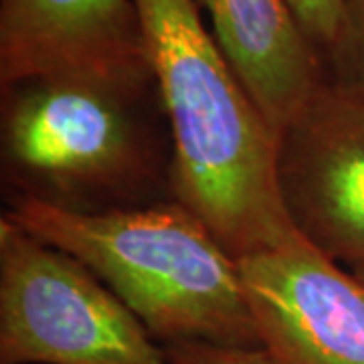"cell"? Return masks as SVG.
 Instances as JSON below:
<instances>
[{
  "instance_id": "6",
  "label": "cell",
  "mask_w": 364,
  "mask_h": 364,
  "mask_svg": "<svg viewBox=\"0 0 364 364\" xmlns=\"http://www.w3.org/2000/svg\"><path fill=\"white\" fill-rule=\"evenodd\" d=\"M239 272L272 364H364V286L301 235L241 257Z\"/></svg>"
},
{
  "instance_id": "12",
  "label": "cell",
  "mask_w": 364,
  "mask_h": 364,
  "mask_svg": "<svg viewBox=\"0 0 364 364\" xmlns=\"http://www.w3.org/2000/svg\"><path fill=\"white\" fill-rule=\"evenodd\" d=\"M350 272L356 275V279H358V282L364 286V263H358V265L350 267Z\"/></svg>"
},
{
  "instance_id": "3",
  "label": "cell",
  "mask_w": 364,
  "mask_h": 364,
  "mask_svg": "<svg viewBox=\"0 0 364 364\" xmlns=\"http://www.w3.org/2000/svg\"><path fill=\"white\" fill-rule=\"evenodd\" d=\"M150 91L90 75L2 90V158L23 195L73 207L142 188L158 162L140 109Z\"/></svg>"
},
{
  "instance_id": "9",
  "label": "cell",
  "mask_w": 364,
  "mask_h": 364,
  "mask_svg": "<svg viewBox=\"0 0 364 364\" xmlns=\"http://www.w3.org/2000/svg\"><path fill=\"white\" fill-rule=\"evenodd\" d=\"M296 21L326 63L338 69L348 49L342 0H286Z\"/></svg>"
},
{
  "instance_id": "4",
  "label": "cell",
  "mask_w": 364,
  "mask_h": 364,
  "mask_svg": "<svg viewBox=\"0 0 364 364\" xmlns=\"http://www.w3.org/2000/svg\"><path fill=\"white\" fill-rule=\"evenodd\" d=\"M0 364H172L81 261L0 219Z\"/></svg>"
},
{
  "instance_id": "5",
  "label": "cell",
  "mask_w": 364,
  "mask_h": 364,
  "mask_svg": "<svg viewBox=\"0 0 364 364\" xmlns=\"http://www.w3.org/2000/svg\"><path fill=\"white\" fill-rule=\"evenodd\" d=\"M279 188L298 233L346 267L364 263V81L326 75L279 136Z\"/></svg>"
},
{
  "instance_id": "7",
  "label": "cell",
  "mask_w": 364,
  "mask_h": 364,
  "mask_svg": "<svg viewBox=\"0 0 364 364\" xmlns=\"http://www.w3.org/2000/svg\"><path fill=\"white\" fill-rule=\"evenodd\" d=\"M55 75L156 90L134 0H0V87Z\"/></svg>"
},
{
  "instance_id": "8",
  "label": "cell",
  "mask_w": 364,
  "mask_h": 364,
  "mask_svg": "<svg viewBox=\"0 0 364 364\" xmlns=\"http://www.w3.org/2000/svg\"><path fill=\"white\" fill-rule=\"evenodd\" d=\"M277 136L328 75L286 0H195Z\"/></svg>"
},
{
  "instance_id": "10",
  "label": "cell",
  "mask_w": 364,
  "mask_h": 364,
  "mask_svg": "<svg viewBox=\"0 0 364 364\" xmlns=\"http://www.w3.org/2000/svg\"><path fill=\"white\" fill-rule=\"evenodd\" d=\"M166 352L172 364H272L261 350L219 348L195 342L168 344Z\"/></svg>"
},
{
  "instance_id": "2",
  "label": "cell",
  "mask_w": 364,
  "mask_h": 364,
  "mask_svg": "<svg viewBox=\"0 0 364 364\" xmlns=\"http://www.w3.org/2000/svg\"><path fill=\"white\" fill-rule=\"evenodd\" d=\"M6 217L81 261L160 344L261 350L239 261L178 200L97 210L21 195Z\"/></svg>"
},
{
  "instance_id": "11",
  "label": "cell",
  "mask_w": 364,
  "mask_h": 364,
  "mask_svg": "<svg viewBox=\"0 0 364 364\" xmlns=\"http://www.w3.org/2000/svg\"><path fill=\"white\" fill-rule=\"evenodd\" d=\"M342 6L348 28V49L334 73L364 81V0H342Z\"/></svg>"
},
{
  "instance_id": "1",
  "label": "cell",
  "mask_w": 364,
  "mask_h": 364,
  "mask_svg": "<svg viewBox=\"0 0 364 364\" xmlns=\"http://www.w3.org/2000/svg\"><path fill=\"white\" fill-rule=\"evenodd\" d=\"M170 128L172 198L235 259L298 237L279 188V136L195 0H134Z\"/></svg>"
}]
</instances>
